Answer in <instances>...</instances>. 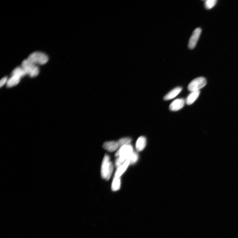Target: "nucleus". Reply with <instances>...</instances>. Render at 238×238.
Masks as SVG:
<instances>
[{"label": "nucleus", "mask_w": 238, "mask_h": 238, "mask_svg": "<svg viewBox=\"0 0 238 238\" xmlns=\"http://www.w3.org/2000/svg\"><path fill=\"white\" fill-rule=\"evenodd\" d=\"M113 169L112 163L110 161V157L106 155L102 161L101 168V174L102 177L107 180L110 179Z\"/></svg>", "instance_id": "nucleus-1"}, {"label": "nucleus", "mask_w": 238, "mask_h": 238, "mask_svg": "<svg viewBox=\"0 0 238 238\" xmlns=\"http://www.w3.org/2000/svg\"><path fill=\"white\" fill-rule=\"evenodd\" d=\"M21 67L27 74H28L31 77H36L39 73V69L36 64H33L28 59L24 60L23 61Z\"/></svg>", "instance_id": "nucleus-2"}, {"label": "nucleus", "mask_w": 238, "mask_h": 238, "mask_svg": "<svg viewBox=\"0 0 238 238\" xmlns=\"http://www.w3.org/2000/svg\"><path fill=\"white\" fill-rule=\"evenodd\" d=\"M33 64L40 65L46 64L48 61V57L46 55L40 52H36L30 55L27 59Z\"/></svg>", "instance_id": "nucleus-3"}, {"label": "nucleus", "mask_w": 238, "mask_h": 238, "mask_svg": "<svg viewBox=\"0 0 238 238\" xmlns=\"http://www.w3.org/2000/svg\"><path fill=\"white\" fill-rule=\"evenodd\" d=\"M206 79L202 77L196 78L193 80L188 86V89L191 92L199 91L206 85Z\"/></svg>", "instance_id": "nucleus-4"}, {"label": "nucleus", "mask_w": 238, "mask_h": 238, "mask_svg": "<svg viewBox=\"0 0 238 238\" xmlns=\"http://www.w3.org/2000/svg\"><path fill=\"white\" fill-rule=\"evenodd\" d=\"M201 33V29L200 28H197L193 31L188 44V47L190 49H193L195 47Z\"/></svg>", "instance_id": "nucleus-5"}, {"label": "nucleus", "mask_w": 238, "mask_h": 238, "mask_svg": "<svg viewBox=\"0 0 238 238\" xmlns=\"http://www.w3.org/2000/svg\"><path fill=\"white\" fill-rule=\"evenodd\" d=\"M185 101L183 99L178 98L173 101L170 104V108L172 111L179 110L184 106Z\"/></svg>", "instance_id": "nucleus-6"}, {"label": "nucleus", "mask_w": 238, "mask_h": 238, "mask_svg": "<svg viewBox=\"0 0 238 238\" xmlns=\"http://www.w3.org/2000/svg\"><path fill=\"white\" fill-rule=\"evenodd\" d=\"M103 147L106 150L110 152H113L116 151L120 147L117 142L111 141L104 143Z\"/></svg>", "instance_id": "nucleus-7"}, {"label": "nucleus", "mask_w": 238, "mask_h": 238, "mask_svg": "<svg viewBox=\"0 0 238 238\" xmlns=\"http://www.w3.org/2000/svg\"><path fill=\"white\" fill-rule=\"evenodd\" d=\"M182 88L180 87H177L173 89L165 96L164 99L165 100H168L174 98L182 91Z\"/></svg>", "instance_id": "nucleus-8"}, {"label": "nucleus", "mask_w": 238, "mask_h": 238, "mask_svg": "<svg viewBox=\"0 0 238 238\" xmlns=\"http://www.w3.org/2000/svg\"><path fill=\"white\" fill-rule=\"evenodd\" d=\"M147 143L146 138L144 136L139 137L136 142V148L138 151H143L145 148Z\"/></svg>", "instance_id": "nucleus-9"}, {"label": "nucleus", "mask_w": 238, "mask_h": 238, "mask_svg": "<svg viewBox=\"0 0 238 238\" xmlns=\"http://www.w3.org/2000/svg\"><path fill=\"white\" fill-rule=\"evenodd\" d=\"M200 93V90L192 92L186 99V103L187 105H191L194 103L199 97Z\"/></svg>", "instance_id": "nucleus-10"}, {"label": "nucleus", "mask_w": 238, "mask_h": 238, "mask_svg": "<svg viewBox=\"0 0 238 238\" xmlns=\"http://www.w3.org/2000/svg\"><path fill=\"white\" fill-rule=\"evenodd\" d=\"M130 164V162L128 160H126L120 167L117 168L115 173V177H121L123 174L125 173Z\"/></svg>", "instance_id": "nucleus-11"}, {"label": "nucleus", "mask_w": 238, "mask_h": 238, "mask_svg": "<svg viewBox=\"0 0 238 238\" xmlns=\"http://www.w3.org/2000/svg\"><path fill=\"white\" fill-rule=\"evenodd\" d=\"M21 78L17 76L12 75L11 77L8 79L7 86L8 87H11L16 86L20 81Z\"/></svg>", "instance_id": "nucleus-12"}, {"label": "nucleus", "mask_w": 238, "mask_h": 238, "mask_svg": "<svg viewBox=\"0 0 238 238\" xmlns=\"http://www.w3.org/2000/svg\"><path fill=\"white\" fill-rule=\"evenodd\" d=\"M121 186L120 177H114L112 185V189L113 191H117L120 189Z\"/></svg>", "instance_id": "nucleus-13"}, {"label": "nucleus", "mask_w": 238, "mask_h": 238, "mask_svg": "<svg viewBox=\"0 0 238 238\" xmlns=\"http://www.w3.org/2000/svg\"><path fill=\"white\" fill-rule=\"evenodd\" d=\"M26 74V72L22 67H18L14 69L12 73V75L17 76L20 78Z\"/></svg>", "instance_id": "nucleus-14"}, {"label": "nucleus", "mask_w": 238, "mask_h": 238, "mask_svg": "<svg viewBox=\"0 0 238 238\" xmlns=\"http://www.w3.org/2000/svg\"><path fill=\"white\" fill-rule=\"evenodd\" d=\"M132 141V139L130 137H125L121 138L119 139L117 142L119 146L121 147L130 143Z\"/></svg>", "instance_id": "nucleus-15"}, {"label": "nucleus", "mask_w": 238, "mask_h": 238, "mask_svg": "<svg viewBox=\"0 0 238 238\" xmlns=\"http://www.w3.org/2000/svg\"><path fill=\"white\" fill-rule=\"evenodd\" d=\"M138 159V155L137 153L135 152H133L130 157H129L127 160H128L130 162V164H133L135 163Z\"/></svg>", "instance_id": "nucleus-16"}, {"label": "nucleus", "mask_w": 238, "mask_h": 238, "mask_svg": "<svg viewBox=\"0 0 238 238\" xmlns=\"http://www.w3.org/2000/svg\"><path fill=\"white\" fill-rule=\"evenodd\" d=\"M217 2L216 0H207L205 2V7L207 9H211L215 6Z\"/></svg>", "instance_id": "nucleus-17"}, {"label": "nucleus", "mask_w": 238, "mask_h": 238, "mask_svg": "<svg viewBox=\"0 0 238 238\" xmlns=\"http://www.w3.org/2000/svg\"><path fill=\"white\" fill-rule=\"evenodd\" d=\"M8 79L7 77H4L1 79V82H0L1 87L3 86L5 84L7 83Z\"/></svg>", "instance_id": "nucleus-18"}]
</instances>
